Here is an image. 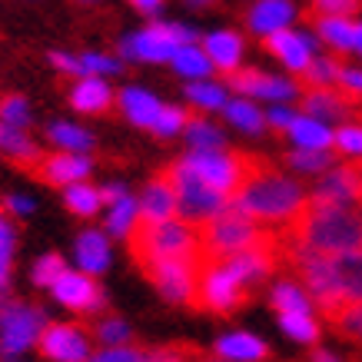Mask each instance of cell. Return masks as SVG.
<instances>
[{"label": "cell", "instance_id": "6da1fadb", "mask_svg": "<svg viewBox=\"0 0 362 362\" xmlns=\"http://www.w3.org/2000/svg\"><path fill=\"white\" fill-rule=\"evenodd\" d=\"M286 246H306L319 252H349L362 250V213L339 203H322L306 197L303 209L293 220L279 223Z\"/></svg>", "mask_w": 362, "mask_h": 362}, {"label": "cell", "instance_id": "7a4b0ae2", "mask_svg": "<svg viewBox=\"0 0 362 362\" xmlns=\"http://www.w3.org/2000/svg\"><path fill=\"white\" fill-rule=\"evenodd\" d=\"M306 189L299 187L296 180H289L276 170L273 163L259 170V173H252L246 183H243L236 193H233V203L240 209H246L250 216H256L259 223H286L293 220L303 203H306Z\"/></svg>", "mask_w": 362, "mask_h": 362}, {"label": "cell", "instance_id": "3957f363", "mask_svg": "<svg viewBox=\"0 0 362 362\" xmlns=\"http://www.w3.org/2000/svg\"><path fill=\"white\" fill-rule=\"evenodd\" d=\"M197 230H199V256H203V263H213V259H226L233 252L250 250L256 243L269 240L276 230V223L266 226V223L250 216L246 209H240L230 199L216 216H209L206 223H199Z\"/></svg>", "mask_w": 362, "mask_h": 362}, {"label": "cell", "instance_id": "277c9868", "mask_svg": "<svg viewBox=\"0 0 362 362\" xmlns=\"http://www.w3.org/2000/svg\"><path fill=\"white\" fill-rule=\"evenodd\" d=\"M133 263L143 266L150 259L166 256H197L199 252V230L187 220H136V226L127 236Z\"/></svg>", "mask_w": 362, "mask_h": 362}, {"label": "cell", "instance_id": "5b68a950", "mask_svg": "<svg viewBox=\"0 0 362 362\" xmlns=\"http://www.w3.org/2000/svg\"><path fill=\"white\" fill-rule=\"evenodd\" d=\"M143 276L160 289V296L180 306L199 309V273H203V256H166L150 259L140 266Z\"/></svg>", "mask_w": 362, "mask_h": 362}, {"label": "cell", "instance_id": "8992f818", "mask_svg": "<svg viewBox=\"0 0 362 362\" xmlns=\"http://www.w3.org/2000/svg\"><path fill=\"white\" fill-rule=\"evenodd\" d=\"M166 173H170V180H173V187H176L180 220L197 223V226H199V223H206L209 216H216V213L230 203V197L209 187L206 180H203V176H199L197 170L187 163V160L166 166Z\"/></svg>", "mask_w": 362, "mask_h": 362}, {"label": "cell", "instance_id": "52a82bcc", "mask_svg": "<svg viewBox=\"0 0 362 362\" xmlns=\"http://www.w3.org/2000/svg\"><path fill=\"white\" fill-rule=\"evenodd\" d=\"M197 33L189 27H180V23H150L146 30L133 33L120 44L123 57L130 60H146V64H163V60H173V54L183 44H193Z\"/></svg>", "mask_w": 362, "mask_h": 362}, {"label": "cell", "instance_id": "ba28073f", "mask_svg": "<svg viewBox=\"0 0 362 362\" xmlns=\"http://www.w3.org/2000/svg\"><path fill=\"white\" fill-rule=\"evenodd\" d=\"M243 303H250V286L220 259L203 263V273H199V309L226 316L233 309H240Z\"/></svg>", "mask_w": 362, "mask_h": 362}, {"label": "cell", "instance_id": "9c48e42d", "mask_svg": "<svg viewBox=\"0 0 362 362\" xmlns=\"http://www.w3.org/2000/svg\"><path fill=\"white\" fill-rule=\"evenodd\" d=\"M44 313L13 299L0 303V356H17L27 346H37L44 332Z\"/></svg>", "mask_w": 362, "mask_h": 362}, {"label": "cell", "instance_id": "30bf717a", "mask_svg": "<svg viewBox=\"0 0 362 362\" xmlns=\"http://www.w3.org/2000/svg\"><path fill=\"white\" fill-rule=\"evenodd\" d=\"M299 103H303V113L316 117V120L349 123L356 117H362V93H352L342 83H332V87H303L299 90Z\"/></svg>", "mask_w": 362, "mask_h": 362}, {"label": "cell", "instance_id": "8fae6325", "mask_svg": "<svg viewBox=\"0 0 362 362\" xmlns=\"http://www.w3.org/2000/svg\"><path fill=\"white\" fill-rule=\"evenodd\" d=\"M37 349H40L44 359H54V362H87L90 359L87 336L77 326H60V322L44 326L40 339H37Z\"/></svg>", "mask_w": 362, "mask_h": 362}, {"label": "cell", "instance_id": "7c38bea8", "mask_svg": "<svg viewBox=\"0 0 362 362\" xmlns=\"http://www.w3.org/2000/svg\"><path fill=\"white\" fill-rule=\"evenodd\" d=\"M54 289V296L64 303L66 309H74V313H97L100 306H103V289L97 286V279L90 273H70V269H64V273L57 276V283L50 286Z\"/></svg>", "mask_w": 362, "mask_h": 362}, {"label": "cell", "instance_id": "4fadbf2b", "mask_svg": "<svg viewBox=\"0 0 362 362\" xmlns=\"http://www.w3.org/2000/svg\"><path fill=\"white\" fill-rule=\"evenodd\" d=\"M30 176H37L40 183H50V187H70V183H80L90 176V160L83 153H74V150L50 156L44 153L40 163L30 170Z\"/></svg>", "mask_w": 362, "mask_h": 362}, {"label": "cell", "instance_id": "5bb4252c", "mask_svg": "<svg viewBox=\"0 0 362 362\" xmlns=\"http://www.w3.org/2000/svg\"><path fill=\"white\" fill-rule=\"evenodd\" d=\"M226 83H230V90L243 93V97H259V100H289L299 93L296 83L269 77L263 70H230Z\"/></svg>", "mask_w": 362, "mask_h": 362}, {"label": "cell", "instance_id": "9a60e30c", "mask_svg": "<svg viewBox=\"0 0 362 362\" xmlns=\"http://www.w3.org/2000/svg\"><path fill=\"white\" fill-rule=\"evenodd\" d=\"M180 216V203H176V187L170 173L160 170V173L146 183L140 197V220H173Z\"/></svg>", "mask_w": 362, "mask_h": 362}, {"label": "cell", "instance_id": "2e32d148", "mask_svg": "<svg viewBox=\"0 0 362 362\" xmlns=\"http://www.w3.org/2000/svg\"><path fill=\"white\" fill-rule=\"evenodd\" d=\"M263 47L276 57V60H279V64L289 66L293 74H303V70L309 66V60H313L309 40L303 37V33L289 30V27H279V30L266 33V37H263Z\"/></svg>", "mask_w": 362, "mask_h": 362}, {"label": "cell", "instance_id": "e0dca14e", "mask_svg": "<svg viewBox=\"0 0 362 362\" xmlns=\"http://www.w3.org/2000/svg\"><path fill=\"white\" fill-rule=\"evenodd\" d=\"M356 170H352V163L346 160V163L332 166L329 173L319 180L316 187H313V193L309 197L313 199H322V203H339V206H356Z\"/></svg>", "mask_w": 362, "mask_h": 362}, {"label": "cell", "instance_id": "ac0fdd59", "mask_svg": "<svg viewBox=\"0 0 362 362\" xmlns=\"http://www.w3.org/2000/svg\"><path fill=\"white\" fill-rule=\"evenodd\" d=\"M316 27L319 40L329 47L332 54H349L356 50V21L352 17H316V21H309Z\"/></svg>", "mask_w": 362, "mask_h": 362}, {"label": "cell", "instance_id": "d6986e66", "mask_svg": "<svg viewBox=\"0 0 362 362\" xmlns=\"http://www.w3.org/2000/svg\"><path fill=\"white\" fill-rule=\"evenodd\" d=\"M0 153H7L21 170H33L40 163V150L30 143V136L23 133V127H11V123L0 120Z\"/></svg>", "mask_w": 362, "mask_h": 362}, {"label": "cell", "instance_id": "ffe728a7", "mask_svg": "<svg viewBox=\"0 0 362 362\" xmlns=\"http://www.w3.org/2000/svg\"><path fill=\"white\" fill-rule=\"evenodd\" d=\"M293 13H296V11H293V4H289V0H259V4L250 11L246 23H250L252 33L266 37V33L279 30V27H289Z\"/></svg>", "mask_w": 362, "mask_h": 362}, {"label": "cell", "instance_id": "44dd1931", "mask_svg": "<svg viewBox=\"0 0 362 362\" xmlns=\"http://www.w3.org/2000/svg\"><path fill=\"white\" fill-rule=\"evenodd\" d=\"M203 50L209 54V60H213L216 70L230 74V70L240 66L243 40H240V33H233V30H216V33H209L206 40H203Z\"/></svg>", "mask_w": 362, "mask_h": 362}, {"label": "cell", "instance_id": "7402d4cb", "mask_svg": "<svg viewBox=\"0 0 362 362\" xmlns=\"http://www.w3.org/2000/svg\"><path fill=\"white\" fill-rule=\"evenodd\" d=\"M216 356L230 362H259L269 356V346L263 339L250 336V332H233V336H223L216 342Z\"/></svg>", "mask_w": 362, "mask_h": 362}, {"label": "cell", "instance_id": "603a6c76", "mask_svg": "<svg viewBox=\"0 0 362 362\" xmlns=\"http://www.w3.org/2000/svg\"><path fill=\"white\" fill-rule=\"evenodd\" d=\"M120 103H123V113L130 117L133 127H143V130H150L163 110V103L156 97H150L146 90H136V87H127L120 93Z\"/></svg>", "mask_w": 362, "mask_h": 362}, {"label": "cell", "instance_id": "cb8c5ba5", "mask_svg": "<svg viewBox=\"0 0 362 362\" xmlns=\"http://www.w3.org/2000/svg\"><path fill=\"white\" fill-rule=\"evenodd\" d=\"M77 263H80V269L90 276L103 273V269L110 266V246H107V236H103V233L90 230L80 236L77 240Z\"/></svg>", "mask_w": 362, "mask_h": 362}, {"label": "cell", "instance_id": "d4e9b609", "mask_svg": "<svg viewBox=\"0 0 362 362\" xmlns=\"http://www.w3.org/2000/svg\"><path fill=\"white\" fill-rule=\"evenodd\" d=\"M322 319H329V326L339 332L342 339L362 342V299L346 296L336 309H329Z\"/></svg>", "mask_w": 362, "mask_h": 362}, {"label": "cell", "instance_id": "484cf974", "mask_svg": "<svg viewBox=\"0 0 362 362\" xmlns=\"http://www.w3.org/2000/svg\"><path fill=\"white\" fill-rule=\"evenodd\" d=\"M289 136L299 143V146H313V150H329L332 140H336V133L326 127L322 120H316V117H309V113H303V117H296V120L289 123Z\"/></svg>", "mask_w": 362, "mask_h": 362}, {"label": "cell", "instance_id": "4316f807", "mask_svg": "<svg viewBox=\"0 0 362 362\" xmlns=\"http://www.w3.org/2000/svg\"><path fill=\"white\" fill-rule=\"evenodd\" d=\"M110 100H113L110 87H107L100 77H83L77 87H74V93H70V103H74L80 113L107 110V107H110Z\"/></svg>", "mask_w": 362, "mask_h": 362}, {"label": "cell", "instance_id": "83f0119b", "mask_svg": "<svg viewBox=\"0 0 362 362\" xmlns=\"http://www.w3.org/2000/svg\"><path fill=\"white\" fill-rule=\"evenodd\" d=\"M332 266H336L342 293L352 299H362V250L336 252V256H332Z\"/></svg>", "mask_w": 362, "mask_h": 362}, {"label": "cell", "instance_id": "f1b7e54d", "mask_svg": "<svg viewBox=\"0 0 362 362\" xmlns=\"http://www.w3.org/2000/svg\"><path fill=\"white\" fill-rule=\"evenodd\" d=\"M170 64L176 66V74H183V77H189V80H203V77H209V70H213L209 54L203 50V47H197V44H183L173 54Z\"/></svg>", "mask_w": 362, "mask_h": 362}, {"label": "cell", "instance_id": "f546056e", "mask_svg": "<svg viewBox=\"0 0 362 362\" xmlns=\"http://www.w3.org/2000/svg\"><path fill=\"white\" fill-rule=\"evenodd\" d=\"M136 220H140V203H136L130 193H123L117 203H110L107 230H110V236H117V240H127V236H130V230L136 226Z\"/></svg>", "mask_w": 362, "mask_h": 362}, {"label": "cell", "instance_id": "4dcf8cb0", "mask_svg": "<svg viewBox=\"0 0 362 362\" xmlns=\"http://www.w3.org/2000/svg\"><path fill=\"white\" fill-rule=\"evenodd\" d=\"M64 203L70 213H77V216H93V213H100V206H103V193H100L97 187H87L83 180L80 183H70V187L64 189Z\"/></svg>", "mask_w": 362, "mask_h": 362}, {"label": "cell", "instance_id": "1f68e13d", "mask_svg": "<svg viewBox=\"0 0 362 362\" xmlns=\"http://www.w3.org/2000/svg\"><path fill=\"white\" fill-rule=\"evenodd\" d=\"M336 146L329 150H313V146H299L293 153H286V163L293 166V170H303V173H326L336 160Z\"/></svg>", "mask_w": 362, "mask_h": 362}, {"label": "cell", "instance_id": "d6a6232c", "mask_svg": "<svg viewBox=\"0 0 362 362\" xmlns=\"http://www.w3.org/2000/svg\"><path fill=\"white\" fill-rule=\"evenodd\" d=\"M269 303H273V309L279 313V316H283V313H309V306H313V296H309V293L299 283H279L273 289Z\"/></svg>", "mask_w": 362, "mask_h": 362}, {"label": "cell", "instance_id": "836d02e7", "mask_svg": "<svg viewBox=\"0 0 362 362\" xmlns=\"http://www.w3.org/2000/svg\"><path fill=\"white\" fill-rule=\"evenodd\" d=\"M47 136H50L54 146L74 150V153H87L90 146H93V136H90L87 130L74 127V123H50V127H47Z\"/></svg>", "mask_w": 362, "mask_h": 362}, {"label": "cell", "instance_id": "e575fe53", "mask_svg": "<svg viewBox=\"0 0 362 362\" xmlns=\"http://www.w3.org/2000/svg\"><path fill=\"white\" fill-rule=\"evenodd\" d=\"M223 113H226V120L233 123V127H240L243 133H263L266 127V117L259 113V107H252L250 100H226V107H223Z\"/></svg>", "mask_w": 362, "mask_h": 362}, {"label": "cell", "instance_id": "d590c367", "mask_svg": "<svg viewBox=\"0 0 362 362\" xmlns=\"http://www.w3.org/2000/svg\"><path fill=\"white\" fill-rule=\"evenodd\" d=\"M187 100L199 110H223L226 107V90L216 87V83H206V80H197L187 87Z\"/></svg>", "mask_w": 362, "mask_h": 362}, {"label": "cell", "instance_id": "8d00e7d4", "mask_svg": "<svg viewBox=\"0 0 362 362\" xmlns=\"http://www.w3.org/2000/svg\"><path fill=\"white\" fill-rule=\"evenodd\" d=\"M362 11V0H309L303 21H316V17H352Z\"/></svg>", "mask_w": 362, "mask_h": 362}, {"label": "cell", "instance_id": "74e56055", "mask_svg": "<svg viewBox=\"0 0 362 362\" xmlns=\"http://www.w3.org/2000/svg\"><path fill=\"white\" fill-rule=\"evenodd\" d=\"M187 136H189V143H193V150H223V133L216 130L213 123L199 120V117H189Z\"/></svg>", "mask_w": 362, "mask_h": 362}, {"label": "cell", "instance_id": "f35d334b", "mask_svg": "<svg viewBox=\"0 0 362 362\" xmlns=\"http://www.w3.org/2000/svg\"><path fill=\"white\" fill-rule=\"evenodd\" d=\"M279 322H283L286 336H293L296 342H316L319 339V326L309 313H283Z\"/></svg>", "mask_w": 362, "mask_h": 362}, {"label": "cell", "instance_id": "ab89813d", "mask_svg": "<svg viewBox=\"0 0 362 362\" xmlns=\"http://www.w3.org/2000/svg\"><path fill=\"white\" fill-rule=\"evenodd\" d=\"M189 117H193V113L180 110V107H163V110H160V117H156V123L150 127V133H156V136H173V133L187 130Z\"/></svg>", "mask_w": 362, "mask_h": 362}, {"label": "cell", "instance_id": "60d3db41", "mask_svg": "<svg viewBox=\"0 0 362 362\" xmlns=\"http://www.w3.org/2000/svg\"><path fill=\"white\" fill-rule=\"evenodd\" d=\"M197 356H199L197 346H189V342H176V346H166V349L143 352V362H193Z\"/></svg>", "mask_w": 362, "mask_h": 362}, {"label": "cell", "instance_id": "b9f144b4", "mask_svg": "<svg viewBox=\"0 0 362 362\" xmlns=\"http://www.w3.org/2000/svg\"><path fill=\"white\" fill-rule=\"evenodd\" d=\"M332 146H336V153H339V156H362V127L346 123L342 130H336Z\"/></svg>", "mask_w": 362, "mask_h": 362}, {"label": "cell", "instance_id": "7bdbcfd3", "mask_svg": "<svg viewBox=\"0 0 362 362\" xmlns=\"http://www.w3.org/2000/svg\"><path fill=\"white\" fill-rule=\"evenodd\" d=\"M66 266L64 259L57 256V252H50V256H44V259H37V266H33V283L44 286V289H50V286L57 283V276L64 273Z\"/></svg>", "mask_w": 362, "mask_h": 362}, {"label": "cell", "instance_id": "ee69618b", "mask_svg": "<svg viewBox=\"0 0 362 362\" xmlns=\"http://www.w3.org/2000/svg\"><path fill=\"white\" fill-rule=\"evenodd\" d=\"M0 120L11 123V127H27V123H30L27 100H21V97H4V100H0Z\"/></svg>", "mask_w": 362, "mask_h": 362}, {"label": "cell", "instance_id": "f6af8a7d", "mask_svg": "<svg viewBox=\"0 0 362 362\" xmlns=\"http://www.w3.org/2000/svg\"><path fill=\"white\" fill-rule=\"evenodd\" d=\"M97 336L107 342V346H127V342H130V326H127L123 319L110 316L97 326Z\"/></svg>", "mask_w": 362, "mask_h": 362}, {"label": "cell", "instance_id": "bcb514c9", "mask_svg": "<svg viewBox=\"0 0 362 362\" xmlns=\"http://www.w3.org/2000/svg\"><path fill=\"white\" fill-rule=\"evenodd\" d=\"M83 77H103V74H120V60L103 54H83Z\"/></svg>", "mask_w": 362, "mask_h": 362}, {"label": "cell", "instance_id": "7dc6e473", "mask_svg": "<svg viewBox=\"0 0 362 362\" xmlns=\"http://www.w3.org/2000/svg\"><path fill=\"white\" fill-rule=\"evenodd\" d=\"M87 362H143V352L130 349V346H110V349L90 356Z\"/></svg>", "mask_w": 362, "mask_h": 362}, {"label": "cell", "instance_id": "c3c4849f", "mask_svg": "<svg viewBox=\"0 0 362 362\" xmlns=\"http://www.w3.org/2000/svg\"><path fill=\"white\" fill-rule=\"evenodd\" d=\"M50 64L64 74H74V77H83V60L80 57H70V54H50Z\"/></svg>", "mask_w": 362, "mask_h": 362}, {"label": "cell", "instance_id": "681fc988", "mask_svg": "<svg viewBox=\"0 0 362 362\" xmlns=\"http://www.w3.org/2000/svg\"><path fill=\"white\" fill-rule=\"evenodd\" d=\"M293 120H296V113L286 110V107H273V110H269V117H266V123H269L273 130H279V133L289 130V123H293Z\"/></svg>", "mask_w": 362, "mask_h": 362}, {"label": "cell", "instance_id": "f907efd6", "mask_svg": "<svg viewBox=\"0 0 362 362\" xmlns=\"http://www.w3.org/2000/svg\"><path fill=\"white\" fill-rule=\"evenodd\" d=\"M339 83L346 90H352V93H362V70H352V66L342 64L339 70Z\"/></svg>", "mask_w": 362, "mask_h": 362}, {"label": "cell", "instance_id": "816d5d0a", "mask_svg": "<svg viewBox=\"0 0 362 362\" xmlns=\"http://www.w3.org/2000/svg\"><path fill=\"white\" fill-rule=\"evenodd\" d=\"M4 206L11 209V213H17V216H27V213L33 209V203L27 197H7L4 199Z\"/></svg>", "mask_w": 362, "mask_h": 362}, {"label": "cell", "instance_id": "f5cc1de1", "mask_svg": "<svg viewBox=\"0 0 362 362\" xmlns=\"http://www.w3.org/2000/svg\"><path fill=\"white\" fill-rule=\"evenodd\" d=\"M136 11H143V13H156L160 7H163V0H130Z\"/></svg>", "mask_w": 362, "mask_h": 362}, {"label": "cell", "instance_id": "db71d44e", "mask_svg": "<svg viewBox=\"0 0 362 362\" xmlns=\"http://www.w3.org/2000/svg\"><path fill=\"white\" fill-rule=\"evenodd\" d=\"M352 163V170H356V183H359V187H356V206L362 209V160H349Z\"/></svg>", "mask_w": 362, "mask_h": 362}, {"label": "cell", "instance_id": "11a10c76", "mask_svg": "<svg viewBox=\"0 0 362 362\" xmlns=\"http://www.w3.org/2000/svg\"><path fill=\"white\" fill-rule=\"evenodd\" d=\"M100 193H103V203L110 206V203H117V199H120L127 189H123V187H107V189H100Z\"/></svg>", "mask_w": 362, "mask_h": 362}, {"label": "cell", "instance_id": "9f6ffc18", "mask_svg": "<svg viewBox=\"0 0 362 362\" xmlns=\"http://www.w3.org/2000/svg\"><path fill=\"white\" fill-rule=\"evenodd\" d=\"M309 362H339L332 352H326V349H313V356H309Z\"/></svg>", "mask_w": 362, "mask_h": 362}, {"label": "cell", "instance_id": "6f0895ef", "mask_svg": "<svg viewBox=\"0 0 362 362\" xmlns=\"http://www.w3.org/2000/svg\"><path fill=\"white\" fill-rule=\"evenodd\" d=\"M193 362H230V359H223V356H206V352H199Z\"/></svg>", "mask_w": 362, "mask_h": 362}, {"label": "cell", "instance_id": "680465c9", "mask_svg": "<svg viewBox=\"0 0 362 362\" xmlns=\"http://www.w3.org/2000/svg\"><path fill=\"white\" fill-rule=\"evenodd\" d=\"M356 50L362 54V23H356Z\"/></svg>", "mask_w": 362, "mask_h": 362}, {"label": "cell", "instance_id": "91938a15", "mask_svg": "<svg viewBox=\"0 0 362 362\" xmlns=\"http://www.w3.org/2000/svg\"><path fill=\"white\" fill-rule=\"evenodd\" d=\"M80 4H97V0H80Z\"/></svg>", "mask_w": 362, "mask_h": 362}, {"label": "cell", "instance_id": "94428289", "mask_svg": "<svg viewBox=\"0 0 362 362\" xmlns=\"http://www.w3.org/2000/svg\"><path fill=\"white\" fill-rule=\"evenodd\" d=\"M193 4H209V0H193Z\"/></svg>", "mask_w": 362, "mask_h": 362}]
</instances>
